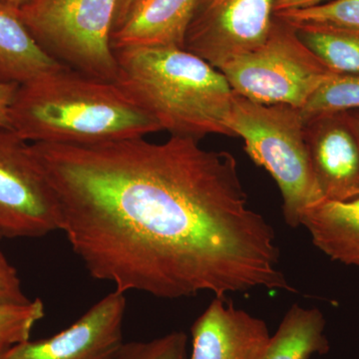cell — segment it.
I'll return each mask as SVG.
<instances>
[{
    "label": "cell",
    "mask_w": 359,
    "mask_h": 359,
    "mask_svg": "<svg viewBox=\"0 0 359 359\" xmlns=\"http://www.w3.org/2000/svg\"><path fill=\"white\" fill-rule=\"evenodd\" d=\"M0 1L8 2V0H0Z\"/></svg>",
    "instance_id": "28"
},
{
    "label": "cell",
    "mask_w": 359,
    "mask_h": 359,
    "mask_svg": "<svg viewBox=\"0 0 359 359\" xmlns=\"http://www.w3.org/2000/svg\"><path fill=\"white\" fill-rule=\"evenodd\" d=\"M273 15L292 25L359 28V0H332L320 6L275 13Z\"/></svg>",
    "instance_id": "18"
},
{
    "label": "cell",
    "mask_w": 359,
    "mask_h": 359,
    "mask_svg": "<svg viewBox=\"0 0 359 359\" xmlns=\"http://www.w3.org/2000/svg\"><path fill=\"white\" fill-rule=\"evenodd\" d=\"M29 302L23 292L18 271L0 250V306H21Z\"/></svg>",
    "instance_id": "21"
},
{
    "label": "cell",
    "mask_w": 359,
    "mask_h": 359,
    "mask_svg": "<svg viewBox=\"0 0 359 359\" xmlns=\"http://www.w3.org/2000/svg\"><path fill=\"white\" fill-rule=\"evenodd\" d=\"M126 297L113 290L70 327L7 349L4 359H112L123 344Z\"/></svg>",
    "instance_id": "9"
},
{
    "label": "cell",
    "mask_w": 359,
    "mask_h": 359,
    "mask_svg": "<svg viewBox=\"0 0 359 359\" xmlns=\"http://www.w3.org/2000/svg\"><path fill=\"white\" fill-rule=\"evenodd\" d=\"M189 359H262L271 339L266 321L215 297L193 323Z\"/></svg>",
    "instance_id": "11"
},
{
    "label": "cell",
    "mask_w": 359,
    "mask_h": 359,
    "mask_svg": "<svg viewBox=\"0 0 359 359\" xmlns=\"http://www.w3.org/2000/svg\"><path fill=\"white\" fill-rule=\"evenodd\" d=\"M44 314V304L40 299L21 306H0V346L11 348L29 340L33 327Z\"/></svg>",
    "instance_id": "19"
},
{
    "label": "cell",
    "mask_w": 359,
    "mask_h": 359,
    "mask_svg": "<svg viewBox=\"0 0 359 359\" xmlns=\"http://www.w3.org/2000/svg\"><path fill=\"white\" fill-rule=\"evenodd\" d=\"M299 39L334 73L359 74V28L292 25Z\"/></svg>",
    "instance_id": "16"
},
{
    "label": "cell",
    "mask_w": 359,
    "mask_h": 359,
    "mask_svg": "<svg viewBox=\"0 0 359 359\" xmlns=\"http://www.w3.org/2000/svg\"><path fill=\"white\" fill-rule=\"evenodd\" d=\"M354 120H355L356 129H358V139H359V110L353 111Z\"/></svg>",
    "instance_id": "26"
},
{
    "label": "cell",
    "mask_w": 359,
    "mask_h": 359,
    "mask_svg": "<svg viewBox=\"0 0 359 359\" xmlns=\"http://www.w3.org/2000/svg\"><path fill=\"white\" fill-rule=\"evenodd\" d=\"M65 67L35 41L20 9L0 1V82L25 84Z\"/></svg>",
    "instance_id": "14"
},
{
    "label": "cell",
    "mask_w": 359,
    "mask_h": 359,
    "mask_svg": "<svg viewBox=\"0 0 359 359\" xmlns=\"http://www.w3.org/2000/svg\"><path fill=\"white\" fill-rule=\"evenodd\" d=\"M112 359H189L188 335L172 332L149 341L123 342Z\"/></svg>",
    "instance_id": "20"
},
{
    "label": "cell",
    "mask_w": 359,
    "mask_h": 359,
    "mask_svg": "<svg viewBox=\"0 0 359 359\" xmlns=\"http://www.w3.org/2000/svg\"><path fill=\"white\" fill-rule=\"evenodd\" d=\"M9 120L32 144L90 145L162 131L116 82L68 67L20 85Z\"/></svg>",
    "instance_id": "2"
},
{
    "label": "cell",
    "mask_w": 359,
    "mask_h": 359,
    "mask_svg": "<svg viewBox=\"0 0 359 359\" xmlns=\"http://www.w3.org/2000/svg\"><path fill=\"white\" fill-rule=\"evenodd\" d=\"M219 71L233 92L254 102L299 109L334 74L294 26L275 15L266 41Z\"/></svg>",
    "instance_id": "6"
},
{
    "label": "cell",
    "mask_w": 359,
    "mask_h": 359,
    "mask_svg": "<svg viewBox=\"0 0 359 359\" xmlns=\"http://www.w3.org/2000/svg\"><path fill=\"white\" fill-rule=\"evenodd\" d=\"M32 151L57 202L59 231L95 280L163 299L294 292L275 230L250 207L228 151L180 136Z\"/></svg>",
    "instance_id": "1"
},
{
    "label": "cell",
    "mask_w": 359,
    "mask_h": 359,
    "mask_svg": "<svg viewBox=\"0 0 359 359\" xmlns=\"http://www.w3.org/2000/svg\"><path fill=\"white\" fill-rule=\"evenodd\" d=\"M20 85L0 82V127L11 129V108Z\"/></svg>",
    "instance_id": "22"
},
{
    "label": "cell",
    "mask_w": 359,
    "mask_h": 359,
    "mask_svg": "<svg viewBox=\"0 0 359 359\" xmlns=\"http://www.w3.org/2000/svg\"><path fill=\"white\" fill-rule=\"evenodd\" d=\"M141 0H117L114 20H113L112 32L117 30L124 23V21L128 18L130 13L133 11L134 7Z\"/></svg>",
    "instance_id": "24"
},
{
    "label": "cell",
    "mask_w": 359,
    "mask_h": 359,
    "mask_svg": "<svg viewBox=\"0 0 359 359\" xmlns=\"http://www.w3.org/2000/svg\"><path fill=\"white\" fill-rule=\"evenodd\" d=\"M34 0H8V4L18 8L27 6V4H32Z\"/></svg>",
    "instance_id": "25"
},
{
    "label": "cell",
    "mask_w": 359,
    "mask_h": 359,
    "mask_svg": "<svg viewBox=\"0 0 359 359\" xmlns=\"http://www.w3.org/2000/svg\"><path fill=\"white\" fill-rule=\"evenodd\" d=\"M299 108L264 105L233 91L228 127L244 141L250 159L275 180L283 197L285 223L299 226L302 212L323 200L311 159Z\"/></svg>",
    "instance_id": "4"
},
{
    "label": "cell",
    "mask_w": 359,
    "mask_h": 359,
    "mask_svg": "<svg viewBox=\"0 0 359 359\" xmlns=\"http://www.w3.org/2000/svg\"><path fill=\"white\" fill-rule=\"evenodd\" d=\"M2 238H2V236H1V235H0V241H1V240H2Z\"/></svg>",
    "instance_id": "29"
},
{
    "label": "cell",
    "mask_w": 359,
    "mask_h": 359,
    "mask_svg": "<svg viewBox=\"0 0 359 359\" xmlns=\"http://www.w3.org/2000/svg\"><path fill=\"white\" fill-rule=\"evenodd\" d=\"M59 228L57 202L32 145L0 127V235L40 238Z\"/></svg>",
    "instance_id": "7"
},
{
    "label": "cell",
    "mask_w": 359,
    "mask_h": 359,
    "mask_svg": "<svg viewBox=\"0 0 359 359\" xmlns=\"http://www.w3.org/2000/svg\"><path fill=\"white\" fill-rule=\"evenodd\" d=\"M8 348H4V347L0 346V359H4V354Z\"/></svg>",
    "instance_id": "27"
},
{
    "label": "cell",
    "mask_w": 359,
    "mask_h": 359,
    "mask_svg": "<svg viewBox=\"0 0 359 359\" xmlns=\"http://www.w3.org/2000/svg\"><path fill=\"white\" fill-rule=\"evenodd\" d=\"M304 138L323 200L359 195V139L353 111L304 118Z\"/></svg>",
    "instance_id": "10"
},
{
    "label": "cell",
    "mask_w": 359,
    "mask_h": 359,
    "mask_svg": "<svg viewBox=\"0 0 359 359\" xmlns=\"http://www.w3.org/2000/svg\"><path fill=\"white\" fill-rule=\"evenodd\" d=\"M332 0H276L273 6V13L282 11H294V9L308 8L320 6Z\"/></svg>",
    "instance_id": "23"
},
{
    "label": "cell",
    "mask_w": 359,
    "mask_h": 359,
    "mask_svg": "<svg viewBox=\"0 0 359 359\" xmlns=\"http://www.w3.org/2000/svg\"><path fill=\"white\" fill-rule=\"evenodd\" d=\"M116 83L171 136L199 141L210 134L233 137L228 127L233 89L204 59L183 48L116 49Z\"/></svg>",
    "instance_id": "3"
},
{
    "label": "cell",
    "mask_w": 359,
    "mask_h": 359,
    "mask_svg": "<svg viewBox=\"0 0 359 359\" xmlns=\"http://www.w3.org/2000/svg\"><path fill=\"white\" fill-rule=\"evenodd\" d=\"M117 0H34L21 7V20L49 56L94 79L116 82L111 46Z\"/></svg>",
    "instance_id": "5"
},
{
    "label": "cell",
    "mask_w": 359,
    "mask_h": 359,
    "mask_svg": "<svg viewBox=\"0 0 359 359\" xmlns=\"http://www.w3.org/2000/svg\"><path fill=\"white\" fill-rule=\"evenodd\" d=\"M276 0H196L184 49L217 69L268 39Z\"/></svg>",
    "instance_id": "8"
},
{
    "label": "cell",
    "mask_w": 359,
    "mask_h": 359,
    "mask_svg": "<svg viewBox=\"0 0 359 359\" xmlns=\"http://www.w3.org/2000/svg\"><path fill=\"white\" fill-rule=\"evenodd\" d=\"M359 110V74L334 73L328 78L301 109L302 117L334 112Z\"/></svg>",
    "instance_id": "17"
},
{
    "label": "cell",
    "mask_w": 359,
    "mask_h": 359,
    "mask_svg": "<svg viewBox=\"0 0 359 359\" xmlns=\"http://www.w3.org/2000/svg\"><path fill=\"white\" fill-rule=\"evenodd\" d=\"M301 226L332 261L359 266V195L346 201H321L302 212Z\"/></svg>",
    "instance_id": "13"
},
{
    "label": "cell",
    "mask_w": 359,
    "mask_h": 359,
    "mask_svg": "<svg viewBox=\"0 0 359 359\" xmlns=\"http://www.w3.org/2000/svg\"><path fill=\"white\" fill-rule=\"evenodd\" d=\"M196 0H141L111 34L113 50L131 46L183 48Z\"/></svg>",
    "instance_id": "12"
},
{
    "label": "cell",
    "mask_w": 359,
    "mask_h": 359,
    "mask_svg": "<svg viewBox=\"0 0 359 359\" xmlns=\"http://www.w3.org/2000/svg\"><path fill=\"white\" fill-rule=\"evenodd\" d=\"M325 318L318 309L290 306L271 339L262 359H309L327 354Z\"/></svg>",
    "instance_id": "15"
}]
</instances>
